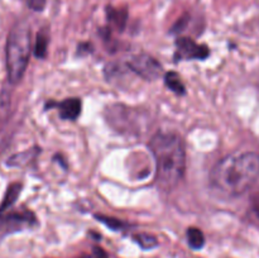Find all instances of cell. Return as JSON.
Wrapping results in <instances>:
<instances>
[{
	"instance_id": "1",
	"label": "cell",
	"mask_w": 259,
	"mask_h": 258,
	"mask_svg": "<svg viewBox=\"0 0 259 258\" xmlns=\"http://www.w3.org/2000/svg\"><path fill=\"white\" fill-rule=\"evenodd\" d=\"M259 179V154L235 152L220 159L211 169L210 185L218 194L235 197L244 194Z\"/></svg>"
},
{
	"instance_id": "2",
	"label": "cell",
	"mask_w": 259,
	"mask_h": 258,
	"mask_svg": "<svg viewBox=\"0 0 259 258\" xmlns=\"http://www.w3.org/2000/svg\"><path fill=\"white\" fill-rule=\"evenodd\" d=\"M156 161V180L159 187L171 191L181 182L186 169V151L181 137L175 132H157L149 141Z\"/></svg>"
},
{
	"instance_id": "3",
	"label": "cell",
	"mask_w": 259,
	"mask_h": 258,
	"mask_svg": "<svg viewBox=\"0 0 259 258\" xmlns=\"http://www.w3.org/2000/svg\"><path fill=\"white\" fill-rule=\"evenodd\" d=\"M30 28L27 23H17L7 40V71L10 83H18L25 73L30 56Z\"/></svg>"
},
{
	"instance_id": "4",
	"label": "cell",
	"mask_w": 259,
	"mask_h": 258,
	"mask_svg": "<svg viewBox=\"0 0 259 258\" xmlns=\"http://www.w3.org/2000/svg\"><path fill=\"white\" fill-rule=\"evenodd\" d=\"M128 67L139 77L149 81L157 80L162 73L161 63L156 58L146 55V53H139V55L133 56L128 61Z\"/></svg>"
},
{
	"instance_id": "5",
	"label": "cell",
	"mask_w": 259,
	"mask_h": 258,
	"mask_svg": "<svg viewBox=\"0 0 259 258\" xmlns=\"http://www.w3.org/2000/svg\"><path fill=\"white\" fill-rule=\"evenodd\" d=\"M35 224V218L32 212H12L0 217V238L13 232H19L24 228Z\"/></svg>"
},
{
	"instance_id": "6",
	"label": "cell",
	"mask_w": 259,
	"mask_h": 258,
	"mask_svg": "<svg viewBox=\"0 0 259 258\" xmlns=\"http://www.w3.org/2000/svg\"><path fill=\"white\" fill-rule=\"evenodd\" d=\"M176 57L180 60H205L210 51L206 46L197 45L191 38L181 37L176 40Z\"/></svg>"
},
{
	"instance_id": "7",
	"label": "cell",
	"mask_w": 259,
	"mask_h": 258,
	"mask_svg": "<svg viewBox=\"0 0 259 258\" xmlns=\"http://www.w3.org/2000/svg\"><path fill=\"white\" fill-rule=\"evenodd\" d=\"M60 116L65 120H76L81 114V100L77 98H70L58 104Z\"/></svg>"
},
{
	"instance_id": "8",
	"label": "cell",
	"mask_w": 259,
	"mask_h": 258,
	"mask_svg": "<svg viewBox=\"0 0 259 258\" xmlns=\"http://www.w3.org/2000/svg\"><path fill=\"white\" fill-rule=\"evenodd\" d=\"M22 184H19V182H14V184H12L8 187L7 192H5L4 197H3L2 204H0V214L9 210L15 204V201L19 197L20 191H22Z\"/></svg>"
},
{
	"instance_id": "9",
	"label": "cell",
	"mask_w": 259,
	"mask_h": 258,
	"mask_svg": "<svg viewBox=\"0 0 259 258\" xmlns=\"http://www.w3.org/2000/svg\"><path fill=\"white\" fill-rule=\"evenodd\" d=\"M39 153V148H33V149H28V151L20 152V153L14 154V156L10 157L8 159L7 164L10 167H23L27 166L29 162H32L33 159L37 157V154Z\"/></svg>"
},
{
	"instance_id": "10",
	"label": "cell",
	"mask_w": 259,
	"mask_h": 258,
	"mask_svg": "<svg viewBox=\"0 0 259 258\" xmlns=\"http://www.w3.org/2000/svg\"><path fill=\"white\" fill-rule=\"evenodd\" d=\"M108 12V20L119 30H123L124 27L126 24V18H128V14H126L125 9H115V8L109 7L106 9Z\"/></svg>"
},
{
	"instance_id": "11",
	"label": "cell",
	"mask_w": 259,
	"mask_h": 258,
	"mask_svg": "<svg viewBox=\"0 0 259 258\" xmlns=\"http://www.w3.org/2000/svg\"><path fill=\"white\" fill-rule=\"evenodd\" d=\"M164 83H166V86L169 90L176 93L177 95H184V94L186 93L184 82L181 81L180 76L177 75L176 72H174V71L167 72L166 75H164Z\"/></svg>"
},
{
	"instance_id": "12",
	"label": "cell",
	"mask_w": 259,
	"mask_h": 258,
	"mask_svg": "<svg viewBox=\"0 0 259 258\" xmlns=\"http://www.w3.org/2000/svg\"><path fill=\"white\" fill-rule=\"evenodd\" d=\"M187 240L192 249H201L205 244L204 233L199 228H189L187 229Z\"/></svg>"
},
{
	"instance_id": "13",
	"label": "cell",
	"mask_w": 259,
	"mask_h": 258,
	"mask_svg": "<svg viewBox=\"0 0 259 258\" xmlns=\"http://www.w3.org/2000/svg\"><path fill=\"white\" fill-rule=\"evenodd\" d=\"M133 239L136 240L139 244V247L143 248V249H152V248H156L158 245V240L154 235L148 234V233H139L133 237Z\"/></svg>"
},
{
	"instance_id": "14",
	"label": "cell",
	"mask_w": 259,
	"mask_h": 258,
	"mask_svg": "<svg viewBox=\"0 0 259 258\" xmlns=\"http://www.w3.org/2000/svg\"><path fill=\"white\" fill-rule=\"evenodd\" d=\"M47 47H48V35L45 32H40L37 35V40H35L34 46V55L38 58H45L47 55Z\"/></svg>"
},
{
	"instance_id": "15",
	"label": "cell",
	"mask_w": 259,
	"mask_h": 258,
	"mask_svg": "<svg viewBox=\"0 0 259 258\" xmlns=\"http://www.w3.org/2000/svg\"><path fill=\"white\" fill-rule=\"evenodd\" d=\"M95 218L99 220V222H101L103 224H105L106 227L110 228V229L113 230H120L126 227L125 223H123L119 219H115V218L105 217V215H95Z\"/></svg>"
},
{
	"instance_id": "16",
	"label": "cell",
	"mask_w": 259,
	"mask_h": 258,
	"mask_svg": "<svg viewBox=\"0 0 259 258\" xmlns=\"http://www.w3.org/2000/svg\"><path fill=\"white\" fill-rule=\"evenodd\" d=\"M10 110V94L8 91L0 93V123L8 116Z\"/></svg>"
},
{
	"instance_id": "17",
	"label": "cell",
	"mask_w": 259,
	"mask_h": 258,
	"mask_svg": "<svg viewBox=\"0 0 259 258\" xmlns=\"http://www.w3.org/2000/svg\"><path fill=\"white\" fill-rule=\"evenodd\" d=\"M30 9L35 10V12H40L45 9L46 0H23Z\"/></svg>"
},
{
	"instance_id": "18",
	"label": "cell",
	"mask_w": 259,
	"mask_h": 258,
	"mask_svg": "<svg viewBox=\"0 0 259 258\" xmlns=\"http://www.w3.org/2000/svg\"><path fill=\"white\" fill-rule=\"evenodd\" d=\"M186 23H187V17H182L181 19H179V22L174 25V28H172V32L179 33V32H181V30H184Z\"/></svg>"
},
{
	"instance_id": "19",
	"label": "cell",
	"mask_w": 259,
	"mask_h": 258,
	"mask_svg": "<svg viewBox=\"0 0 259 258\" xmlns=\"http://www.w3.org/2000/svg\"><path fill=\"white\" fill-rule=\"evenodd\" d=\"M252 206L253 210H254L255 215L259 218V191L255 192L252 196Z\"/></svg>"
},
{
	"instance_id": "20",
	"label": "cell",
	"mask_w": 259,
	"mask_h": 258,
	"mask_svg": "<svg viewBox=\"0 0 259 258\" xmlns=\"http://www.w3.org/2000/svg\"><path fill=\"white\" fill-rule=\"evenodd\" d=\"M94 257L95 258H109L108 253L100 247H94Z\"/></svg>"
}]
</instances>
